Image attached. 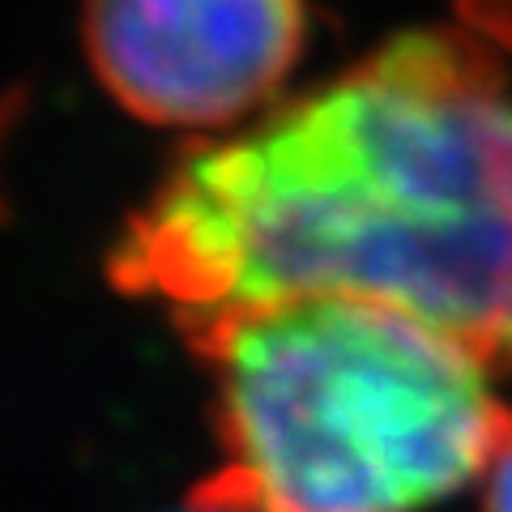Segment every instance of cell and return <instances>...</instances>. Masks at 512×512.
<instances>
[{
    "label": "cell",
    "instance_id": "obj_5",
    "mask_svg": "<svg viewBox=\"0 0 512 512\" xmlns=\"http://www.w3.org/2000/svg\"><path fill=\"white\" fill-rule=\"evenodd\" d=\"M483 512H512V431L483 474Z\"/></svg>",
    "mask_w": 512,
    "mask_h": 512
},
{
    "label": "cell",
    "instance_id": "obj_1",
    "mask_svg": "<svg viewBox=\"0 0 512 512\" xmlns=\"http://www.w3.org/2000/svg\"><path fill=\"white\" fill-rule=\"evenodd\" d=\"M175 316L359 295L512 376V90L478 30H402L235 137L188 141L107 248Z\"/></svg>",
    "mask_w": 512,
    "mask_h": 512
},
{
    "label": "cell",
    "instance_id": "obj_6",
    "mask_svg": "<svg viewBox=\"0 0 512 512\" xmlns=\"http://www.w3.org/2000/svg\"><path fill=\"white\" fill-rule=\"evenodd\" d=\"M175 512H248L239 500H231V495H222V491H214L210 483H197L188 491V500L175 508Z\"/></svg>",
    "mask_w": 512,
    "mask_h": 512
},
{
    "label": "cell",
    "instance_id": "obj_2",
    "mask_svg": "<svg viewBox=\"0 0 512 512\" xmlns=\"http://www.w3.org/2000/svg\"><path fill=\"white\" fill-rule=\"evenodd\" d=\"M175 329L210 372L222 466L201 483L248 512H423L512 431L483 359L376 299L286 295Z\"/></svg>",
    "mask_w": 512,
    "mask_h": 512
},
{
    "label": "cell",
    "instance_id": "obj_3",
    "mask_svg": "<svg viewBox=\"0 0 512 512\" xmlns=\"http://www.w3.org/2000/svg\"><path fill=\"white\" fill-rule=\"evenodd\" d=\"M90 73L154 128H227L291 82L308 0H82Z\"/></svg>",
    "mask_w": 512,
    "mask_h": 512
},
{
    "label": "cell",
    "instance_id": "obj_7",
    "mask_svg": "<svg viewBox=\"0 0 512 512\" xmlns=\"http://www.w3.org/2000/svg\"><path fill=\"white\" fill-rule=\"evenodd\" d=\"M22 111H26V90H9V94H0V150H5V141L13 137V128H18L22 120ZM5 188H0V222H5Z\"/></svg>",
    "mask_w": 512,
    "mask_h": 512
},
{
    "label": "cell",
    "instance_id": "obj_4",
    "mask_svg": "<svg viewBox=\"0 0 512 512\" xmlns=\"http://www.w3.org/2000/svg\"><path fill=\"white\" fill-rule=\"evenodd\" d=\"M457 13L487 43L512 56V0H457Z\"/></svg>",
    "mask_w": 512,
    "mask_h": 512
}]
</instances>
